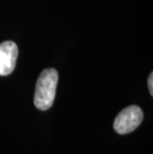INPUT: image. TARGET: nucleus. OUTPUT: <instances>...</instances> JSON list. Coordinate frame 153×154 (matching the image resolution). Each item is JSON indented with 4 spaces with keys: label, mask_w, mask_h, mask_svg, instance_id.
<instances>
[{
    "label": "nucleus",
    "mask_w": 153,
    "mask_h": 154,
    "mask_svg": "<svg viewBox=\"0 0 153 154\" xmlns=\"http://www.w3.org/2000/svg\"><path fill=\"white\" fill-rule=\"evenodd\" d=\"M58 72L55 69H46L39 76L36 83L34 104L38 109L47 110L52 106L56 94Z\"/></svg>",
    "instance_id": "f257e3e1"
},
{
    "label": "nucleus",
    "mask_w": 153,
    "mask_h": 154,
    "mask_svg": "<svg viewBox=\"0 0 153 154\" xmlns=\"http://www.w3.org/2000/svg\"><path fill=\"white\" fill-rule=\"evenodd\" d=\"M143 112L137 106L125 107L118 113L113 122V128L118 134H127L132 132L142 122Z\"/></svg>",
    "instance_id": "f03ea898"
},
{
    "label": "nucleus",
    "mask_w": 153,
    "mask_h": 154,
    "mask_svg": "<svg viewBox=\"0 0 153 154\" xmlns=\"http://www.w3.org/2000/svg\"><path fill=\"white\" fill-rule=\"evenodd\" d=\"M18 57V47L14 42L0 44V76H8L14 71Z\"/></svg>",
    "instance_id": "7ed1b4c3"
},
{
    "label": "nucleus",
    "mask_w": 153,
    "mask_h": 154,
    "mask_svg": "<svg viewBox=\"0 0 153 154\" xmlns=\"http://www.w3.org/2000/svg\"><path fill=\"white\" fill-rule=\"evenodd\" d=\"M148 88L149 91H150V94L153 96V74L151 73L150 76L148 78Z\"/></svg>",
    "instance_id": "20e7f679"
}]
</instances>
